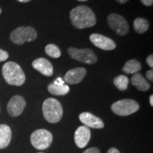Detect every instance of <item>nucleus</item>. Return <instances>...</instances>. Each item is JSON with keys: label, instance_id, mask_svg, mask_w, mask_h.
I'll use <instances>...</instances> for the list:
<instances>
[{"label": "nucleus", "instance_id": "23", "mask_svg": "<svg viewBox=\"0 0 153 153\" xmlns=\"http://www.w3.org/2000/svg\"><path fill=\"white\" fill-rule=\"evenodd\" d=\"M82 153H100V151L97 148H90L84 151Z\"/></svg>", "mask_w": 153, "mask_h": 153}, {"label": "nucleus", "instance_id": "8", "mask_svg": "<svg viewBox=\"0 0 153 153\" xmlns=\"http://www.w3.org/2000/svg\"><path fill=\"white\" fill-rule=\"evenodd\" d=\"M108 26L120 36H125L128 33L129 26L127 21L118 14H111L107 18Z\"/></svg>", "mask_w": 153, "mask_h": 153}, {"label": "nucleus", "instance_id": "34", "mask_svg": "<svg viewBox=\"0 0 153 153\" xmlns=\"http://www.w3.org/2000/svg\"><path fill=\"white\" fill-rule=\"evenodd\" d=\"M40 153H43V152H40Z\"/></svg>", "mask_w": 153, "mask_h": 153}, {"label": "nucleus", "instance_id": "12", "mask_svg": "<svg viewBox=\"0 0 153 153\" xmlns=\"http://www.w3.org/2000/svg\"><path fill=\"white\" fill-rule=\"evenodd\" d=\"M91 138V131L87 126H79L74 133V142L78 148H84L87 146Z\"/></svg>", "mask_w": 153, "mask_h": 153}, {"label": "nucleus", "instance_id": "19", "mask_svg": "<svg viewBox=\"0 0 153 153\" xmlns=\"http://www.w3.org/2000/svg\"><path fill=\"white\" fill-rule=\"evenodd\" d=\"M149 26V22L148 20L143 18H137L135 19L133 22V27L135 31L137 33H144L148 30Z\"/></svg>", "mask_w": 153, "mask_h": 153}, {"label": "nucleus", "instance_id": "13", "mask_svg": "<svg viewBox=\"0 0 153 153\" xmlns=\"http://www.w3.org/2000/svg\"><path fill=\"white\" fill-rule=\"evenodd\" d=\"M87 74V70L84 68L72 69L65 75V81L70 85H77L84 79Z\"/></svg>", "mask_w": 153, "mask_h": 153}, {"label": "nucleus", "instance_id": "16", "mask_svg": "<svg viewBox=\"0 0 153 153\" xmlns=\"http://www.w3.org/2000/svg\"><path fill=\"white\" fill-rule=\"evenodd\" d=\"M131 83L132 85L135 86L139 91H147L150 89V85L148 82L143 77L141 74L137 73L133 74L131 77Z\"/></svg>", "mask_w": 153, "mask_h": 153}, {"label": "nucleus", "instance_id": "21", "mask_svg": "<svg viewBox=\"0 0 153 153\" xmlns=\"http://www.w3.org/2000/svg\"><path fill=\"white\" fill-rule=\"evenodd\" d=\"M45 51L48 56L53 58H58L61 55L60 48L54 44H48L45 48Z\"/></svg>", "mask_w": 153, "mask_h": 153}, {"label": "nucleus", "instance_id": "27", "mask_svg": "<svg viewBox=\"0 0 153 153\" xmlns=\"http://www.w3.org/2000/svg\"><path fill=\"white\" fill-rule=\"evenodd\" d=\"M53 83L55 84V85H65V82L63 81V80L61 79L60 77L57 78V79L55 80V81L53 82Z\"/></svg>", "mask_w": 153, "mask_h": 153}, {"label": "nucleus", "instance_id": "24", "mask_svg": "<svg viewBox=\"0 0 153 153\" xmlns=\"http://www.w3.org/2000/svg\"><path fill=\"white\" fill-rule=\"evenodd\" d=\"M146 62L148 65L149 67H150L151 68H153V55H150L148 56L146 59Z\"/></svg>", "mask_w": 153, "mask_h": 153}, {"label": "nucleus", "instance_id": "7", "mask_svg": "<svg viewBox=\"0 0 153 153\" xmlns=\"http://www.w3.org/2000/svg\"><path fill=\"white\" fill-rule=\"evenodd\" d=\"M68 51L72 59L85 64L92 65L97 61V55L90 49H76L75 48H70Z\"/></svg>", "mask_w": 153, "mask_h": 153}, {"label": "nucleus", "instance_id": "22", "mask_svg": "<svg viewBox=\"0 0 153 153\" xmlns=\"http://www.w3.org/2000/svg\"><path fill=\"white\" fill-rule=\"evenodd\" d=\"M8 53L2 49H0V62H3V61L7 60L8 59Z\"/></svg>", "mask_w": 153, "mask_h": 153}, {"label": "nucleus", "instance_id": "4", "mask_svg": "<svg viewBox=\"0 0 153 153\" xmlns=\"http://www.w3.org/2000/svg\"><path fill=\"white\" fill-rule=\"evenodd\" d=\"M38 34L35 28L31 26H20L10 34V40L16 45H23L26 42H32L37 38Z\"/></svg>", "mask_w": 153, "mask_h": 153}, {"label": "nucleus", "instance_id": "20", "mask_svg": "<svg viewBox=\"0 0 153 153\" xmlns=\"http://www.w3.org/2000/svg\"><path fill=\"white\" fill-rule=\"evenodd\" d=\"M114 85L120 91H125L128 86V77L126 75H119L116 76L114 80Z\"/></svg>", "mask_w": 153, "mask_h": 153}, {"label": "nucleus", "instance_id": "25", "mask_svg": "<svg viewBox=\"0 0 153 153\" xmlns=\"http://www.w3.org/2000/svg\"><path fill=\"white\" fill-rule=\"evenodd\" d=\"M146 76L147 78L150 80V81L152 82L153 80V71L152 70H148V72H146Z\"/></svg>", "mask_w": 153, "mask_h": 153}, {"label": "nucleus", "instance_id": "18", "mask_svg": "<svg viewBox=\"0 0 153 153\" xmlns=\"http://www.w3.org/2000/svg\"><path fill=\"white\" fill-rule=\"evenodd\" d=\"M48 90L53 95L63 96L67 94L70 91V87L66 85H57L54 83H52L48 85Z\"/></svg>", "mask_w": 153, "mask_h": 153}, {"label": "nucleus", "instance_id": "15", "mask_svg": "<svg viewBox=\"0 0 153 153\" xmlns=\"http://www.w3.org/2000/svg\"><path fill=\"white\" fill-rule=\"evenodd\" d=\"M11 130L6 124L0 125V149L7 148L10 144L11 140Z\"/></svg>", "mask_w": 153, "mask_h": 153}, {"label": "nucleus", "instance_id": "5", "mask_svg": "<svg viewBox=\"0 0 153 153\" xmlns=\"http://www.w3.org/2000/svg\"><path fill=\"white\" fill-rule=\"evenodd\" d=\"M140 105L133 99H122L114 103L111 105V110L115 114L120 116H127L137 112Z\"/></svg>", "mask_w": 153, "mask_h": 153}, {"label": "nucleus", "instance_id": "10", "mask_svg": "<svg viewBox=\"0 0 153 153\" xmlns=\"http://www.w3.org/2000/svg\"><path fill=\"white\" fill-rule=\"evenodd\" d=\"M89 39L96 47L104 51H113L116 47V43L112 39L101 34H91Z\"/></svg>", "mask_w": 153, "mask_h": 153}, {"label": "nucleus", "instance_id": "32", "mask_svg": "<svg viewBox=\"0 0 153 153\" xmlns=\"http://www.w3.org/2000/svg\"><path fill=\"white\" fill-rule=\"evenodd\" d=\"M78 1H88V0H78Z\"/></svg>", "mask_w": 153, "mask_h": 153}, {"label": "nucleus", "instance_id": "31", "mask_svg": "<svg viewBox=\"0 0 153 153\" xmlns=\"http://www.w3.org/2000/svg\"><path fill=\"white\" fill-rule=\"evenodd\" d=\"M17 1L22 3H26V2H28V1H31V0H17Z\"/></svg>", "mask_w": 153, "mask_h": 153}, {"label": "nucleus", "instance_id": "11", "mask_svg": "<svg viewBox=\"0 0 153 153\" xmlns=\"http://www.w3.org/2000/svg\"><path fill=\"white\" fill-rule=\"evenodd\" d=\"M80 121L87 126V128H91L95 129H101L104 127V123L101 118L89 112L82 113L79 116Z\"/></svg>", "mask_w": 153, "mask_h": 153}, {"label": "nucleus", "instance_id": "33", "mask_svg": "<svg viewBox=\"0 0 153 153\" xmlns=\"http://www.w3.org/2000/svg\"><path fill=\"white\" fill-rule=\"evenodd\" d=\"M1 7H0V14H1Z\"/></svg>", "mask_w": 153, "mask_h": 153}, {"label": "nucleus", "instance_id": "26", "mask_svg": "<svg viewBox=\"0 0 153 153\" xmlns=\"http://www.w3.org/2000/svg\"><path fill=\"white\" fill-rule=\"evenodd\" d=\"M141 2H142L145 6H152L153 4V0H141Z\"/></svg>", "mask_w": 153, "mask_h": 153}, {"label": "nucleus", "instance_id": "1", "mask_svg": "<svg viewBox=\"0 0 153 153\" xmlns=\"http://www.w3.org/2000/svg\"><path fill=\"white\" fill-rule=\"evenodd\" d=\"M72 24L79 29L92 27L97 23L93 11L85 5H80L72 9L70 13Z\"/></svg>", "mask_w": 153, "mask_h": 153}, {"label": "nucleus", "instance_id": "9", "mask_svg": "<svg viewBox=\"0 0 153 153\" xmlns=\"http://www.w3.org/2000/svg\"><path fill=\"white\" fill-rule=\"evenodd\" d=\"M26 103L24 97L16 95L13 97L7 104V111L11 117H17L22 114Z\"/></svg>", "mask_w": 153, "mask_h": 153}, {"label": "nucleus", "instance_id": "30", "mask_svg": "<svg viewBox=\"0 0 153 153\" xmlns=\"http://www.w3.org/2000/svg\"><path fill=\"white\" fill-rule=\"evenodd\" d=\"M150 104L151 106H153V95H151L150 97Z\"/></svg>", "mask_w": 153, "mask_h": 153}, {"label": "nucleus", "instance_id": "6", "mask_svg": "<svg viewBox=\"0 0 153 153\" xmlns=\"http://www.w3.org/2000/svg\"><path fill=\"white\" fill-rule=\"evenodd\" d=\"M30 143L37 150H43L48 148L53 142V135L45 129L36 130L31 134Z\"/></svg>", "mask_w": 153, "mask_h": 153}, {"label": "nucleus", "instance_id": "3", "mask_svg": "<svg viewBox=\"0 0 153 153\" xmlns=\"http://www.w3.org/2000/svg\"><path fill=\"white\" fill-rule=\"evenodd\" d=\"M42 110L45 119L51 123H57L62 117V106L60 101L55 99H45L42 106Z\"/></svg>", "mask_w": 153, "mask_h": 153}, {"label": "nucleus", "instance_id": "28", "mask_svg": "<svg viewBox=\"0 0 153 153\" xmlns=\"http://www.w3.org/2000/svg\"><path fill=\"white\" fill-rule=\"evenodd\" d=\"M107 153H120V151L118 150V149H116L115 148H111L108 150Z\"/></svg>", "mask_w": 153, "mask_h": 153}, {"label": "nucleus", "instance_id": "2", "mask_svg": "<svg viewBox=\"0 0 153 153\" xmlns=\"http://www.w3.org/2000/svg\"><path fill=\"white\" fill-rule=\"evenodd\" d=\"M2 74L7 84L22 86L26 81V76L19 65L14 62H7L2 67Z\"/></svg>", "mask_w": 153, "mask_h": 153}, {"label": "nucleus", "instance_id": "14", "mask_svg": "<svg viewBox=\"0 0 153 153\" xmlns=\"http://www.w3.org/2000/svg\"><path fill=\"white\" fill-rule=\"evenodd\" d=\"M32 66L43 75L51 76L53 74V67L49 60L43 57L36 59L32 62Z\"/></svg>", "mask_w": 153, "mask_h": 153}, {"label": "nucleus", "instance_id": "17", "mask_svg": "<svg viewBox=\"0 0 153 153\" xmlns=\"http://www.w3.org/2000/svg\"><path fill=\"white\" fill-rule=\"evenodd\" d=\"M141 68H142V66H141L140 62L135 59H132V60H128L125 63L123 68V71L126 74H133L137 73L141 70Z\"/></svg>", "mask_w": 153, "mask_h": 153}, {"label": "nucleus", "instance_id": "29", "mask_svg": "<svg viewBox=\"0 0 153 153\" xmlns=\"http://www.w3.org/2000/svg\"><path fill=\"white\" fill-rule=\"evenodd\" d=\"M116 1L120 4H125L128 1H129V0H116Z\"/></svg>", "mask_w": 153, "mask_h": 153}]
</instances>
